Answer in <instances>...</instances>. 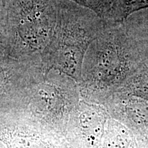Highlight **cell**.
Segmentation results:
<instances>
[{"instance_id": "cell-1", "label": "cell", "mask_w": 148, "mask_h": 148, "mask_svg": "<svg viewBox=\"0 0 148 148\" xmlns=\"http://www.w3.org/2000/svg\"><path fill=\"white\" fill-rule=\"evenodd\" d=\"M143 64L136 42L125 29L107 33L86 59L79 88L82 99L102 103Z\"/></svg>"}, {"instance_id": "cell-2", "label": "cell", "mask_w": 148, "mask_h": 148, "mask_svg": "<svg viewBox=\"0 0 148 148\" xmlns=\"http://www.w3.org/2000/svg\"><path fill=\"white\" fill-rule=\"evenodd\" d=\"M74 79L56 71L44 73L29 91L18 119L65 136L68 123L81 99Z\"/></svg>"}, {"instance_id": "cell-3", "label": "cell", "mask_w": 148, "mask_h": 148, "mask_svg": "<svg viewBox=\"0 0 148 148\" xmlns=\"http://www.w3.org/2000/svg\"><path fill=\"white\" fill-rule=\"evenodd\" d=\"M100 103L81 99L71 116L65 136L73 148H99L107 123Z\"/></svg>"}, {"instance_id": "cell-4", "label": "cell", "mask_w": 148, "mask_h": 148, "mask_svg": "<svg viewBox=\"0 0 148 148\" xmlns=\"http://www.w3.org/2000/svg\"><path fill=\"white\" fill-rule=\"evenodd\" d=\"M0 142L5 148H73L64 134L21 119L0 123Z\"/></svg>"}, {"instance_id": "cell-5", "label": "cell", "mask_w": 148, "mask_h": 148, "mask_svg": "<svg viewBox=\"0 0 148 148\" xmlns=\"http://www.w3.org/2000/svg\"><path fill=\"white\" fill-rule=\"evenodd\" d=\"M145 8H148V0H115L114 17L118 21H124L130 14Z\"/></svg>"}]
</instances>
